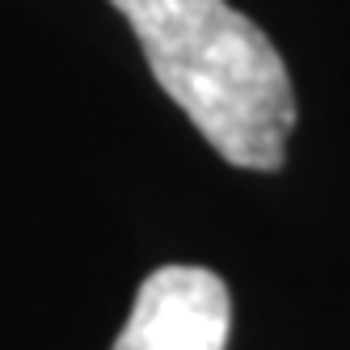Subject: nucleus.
<instances>
[{"mask_svg": "<svg viewBox=\"0 0 350 350\" xmlns=\"http://www.w3.org/2000/svg\"><path fill=\"white\" fill-rule=\"evenodd\" d=\"M127 17L157 85L215 152L254 173L287 161L295 93L283 55L228 0H110Z\"/></svg>", "mask_w": 350, "mask_h": 350, "instance_id": "nucleus-1", "label": "nucleus"}, {"mask_svg": "<svg viewBox=\"0 0 350 350\" xmlns=\"http://www.w3.org/2000/svg\"><path fill=\"white\" fill-rule=\"evenodd\" d=\"M232 295L203 266H161L139 283L114 350H224Z\"/></svg>", "mask_w": 350, "mask_h": 350, "instance_id": "nucleus-2", "label": "nucleus"}]
</instances>
